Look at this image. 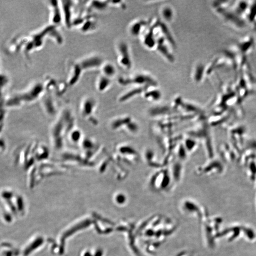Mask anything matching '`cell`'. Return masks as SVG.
Listing matches in <instances>:
<instances>
[{"label":"cell","mask_w":256,"mask_h":256,"mask_svg":"<svg viewBox=\"0 0 256 256\" xmlns=\"http://www.w3.org/2000/svg\"><path fill=\"white\" fill-rule=\"evenodd\" d=\"M45 90V86L43 84L40 82H34L29 87L21 93L16 94L14 96L17 100L31 102L37 99L39 97L41 96L44 94Z\"/></svg>","instance_id":"6da1fadb"},{"label":"cell","mask_w":256,"mask_h":256,"mask_svg":"<svg viewBox=\"0 0 256 256\" xmlns=\"http://www.w3.org/2000/svg\"><path fill=\"white\" fill-rule=\"evenodd\" d=\"M119 82L120 84L124 85L130 84H140L147 87L157 85V83L153 78L144 74L137 75L132 78H120Z\"/></svg>","instance_id":"7a4b0ae2"},{"label":"cell","mask_w":256,"mask_h":256,"mask_svg":"<svg viewBox=\"0 0 256 256\" xmlns=\"http://www.w3.org/2000/svg\"><path fill=\"white\" fill-rule=\"evenodd\" d=\"M78 62L84 72L99 68L102 65L103 60L100 56L90 55L83 57L78 61Z\"/></svg>","instance_id":"3957f363"},{"label":"cell","mask_w":256,"mask_h":256,"mask_svg":"<svg viewBox=\"0 0 256 256\" xmlns=\"http://www.w3.org/2000/svg\"><path fill=\"white\" fill-rule=\"evenodd\" d=\"M62 10L63 20L64 23L68 28L73 26V20L72 19L73 9L74 6V2L71 1H60Z\"/></svg>","instance_id":"277c9868"},{"label":"cell","mask_w":256,"mask_h":256,"mask_svg":"<svg viewBox=\"0 0 256 256\" xmlns=\"http://www.w3.org/2000/svg\"><path fill=\"white\" fill-rule=\"evenodd\" d=\"M48 7L50 11L51 21L54 25H59L63 20L62 10L60 5V1H48Z\"/></svg>","instance_id":"5b68a950"},{"label":"cell","mask_w":256,"mask_h":256,"mask_svg":"<svg viewBox=\"0 0 256 256\" xmlns=\"http://www.w3.org/2000/svg\"><path fill=\"white\" fill-rule=\"evenodd\" d=\"M69 72L68 83L70 86H73L79 80L83 71L77 61L70 66Z\"/></svg>","instance_id":"8992f818"},{"label":"cell","mask_w":256,"mask_h":256,"mask_svg":"<svg viewBox=\"0 0 256 256\" xmlns=\"http://www.w3.org/2000/svg\"><path fill=\"white\" fill-rule=\"evenodd\" d=\"M119 51L120 54V63L127 69H130L132 66L128 46L124 42H122L119 45Z\"/></svg>","instance_id":"52a82bcc"},{"label":"cell","mask_w":256,"mask_h":256,"mask_svg":"<svg viewBox=\"0 0 256 256\" xmlns=\"http://www.w3.org/2000/svg\"><path fill=\"white\" fill-rule=\"evenodd\" d=\"M157 50L160 53L164 56L170 62H174V56H173L165 44V38L163 37L159 38L157 41Z\"/></svg>","instance_id":"ba28073f"},{"label":"cell","mask_w":256,"mask_h":256,"mask_svg":"<svg viewBox=\"0 0 256 256\" xmlns=\"http://www.w3.org/2000/svg\"><path fill=\"white\" fill-rule=\"evenodd\" d=\"M96 105V101L92 97H85L82 100L81 104V110L82 114L87 115L92 112L93 109Z\"/></svg>","instance_id":"9c48e42d"},{"label":"cell","mask_w":256,"mask_h":256,"mask_svg":"<svg viewBox=\"0 0 256 256\" xmlns=\"http://www.w3.org/2000/svg\"><path fill=\"white\" fill-rule=\"evenodd\" d=\"M154 24H155L156 28L157 27H159L160 28L161 30L162 31L163 34H164V36L166 38L168 41L170 43V44H171L172 46L175 47V41L174 40V38L171 35L170 32H169V30L165 24L162 23V21H161L160 20H158L156 21V23H155Z\"/></svg>","instance_id":"30bf717a"},{"label":"cell","mask_w":256,"mask_h":256,"mask_svg":"<svg viewBox=\"0 0 256 256\" xmlns=\"http://www.w3.org/2000/svg\"><path fill=\"white\" fill-rule=\"evenodd\" d=\"M156 28L155 24L151 27L149 32L146 34L144 38V43L146 46L148 48H152L157 44V41L155 38L154 34V29Z\"/></svg>","instance_id":"8fae6325"},{"label":"cell","mask_w":256,"mask_h":256,"mask_svg":"<svg viewBox=\"0 0 256 256\" xmlns=\"http://www.w3.org/2000/svg\"><path fill=\"white\" fill-rule=\"evenodd\" d=\"M81 27L80 29L83 32H90L96 29V21L90 18H88L87 19L83 20H81Z\"/></svg>","instance_id":"7c38bea8"},{"label":"cell","mask_w":256,"mask_h":256,"mask_svg":"<svg viewBox=\"0 0 256 256\" xmlns=\"http://www.w3.org/2000/svg\"><path fill=\"white\" fill-rule=\"evenodd\" d=\"M110 79L105 75H102L98 79L97 82V88L98 91L103 92L109 87L111 84Z\"/></svg>","instance_id":"4fadbf2b"},{"label":"cell","mask_w":256,"mask_h":256,"mask_svg":"<svg viewBox=\"0 0 256 256\" xmlns=\"http://www.w3.org/2000/svg\"><path fill=\"white\" fill-rule=\"evenodd\" d=\"M109 2V1L102 2L97 1L91 2H90L91 3L89 4L88 9L90 11L92 10L98 11L104 10L107 7Z\"/></svg>","instance_id":"5bb4252c"},{"label":"cell","mask_w":256,"mask_h":256,"mask_svg":"<svg viewBox=\"0 0 256 256\" xmlns=\"http://www.w3.org/2000/svg\"><path fill=\"white\" fill-rule=\"evenodd\" d=\"M147 23L144 20H141L133 24L130 29V32L132 35L137 36L139 35L143 26H145Z\"/></svg>","instance_id":"9a60e30c"},{"label":"cell","mask_w":256,"mask_h":256,"mask_svg":"<svg viewBox=\"0 0 256 256\" xmlns=\"http://www.w3.org/2000/svg\"><path fill=\"white\" fill-rule=\"evenodd\" d=\"M148 87L147 86H144V87H141L133 89V90H131V91H130V92H129L125 94L124 96H123L121 97L120 100L121 101H125V100H127V99L135 96L136 94H138L142 93V92L145 91Z\"/></svg>","instance_id":"2e32d148"},{"label":"cell","mask_w":256,"mask_h":256,"mask_svg":"<svg viewBox=\"0 0 256 256\" xmlns=\"http://www.w3.org/2000/svg\"><path fill=\"white\" fill-rule=\"evenodd\" d=\"M102 72L103 75L110 78L114 75L115 74V69L112 64L108 63L105 64L102 66Z\"/></svg>","instance_id":"e0dca14e"},{"label":"cell","mask_w":256,"mask_h":256,"mask_svg":"<svg viewBox=\"0 0 256 256\" xmlns=\"http://www.w3.org/2000/svg\"><path fill=\"white\" fill-rule=\"evenodd\" d=\"M163 17L166 21H169L172 19L173 16V11L170 7H166L162 11Z\"/></svg>","instance_id":"ac0fdd59"},{"label":"cell","mask_w":256,"mask_h":256,"mask_svg":"<svg viewBox=\"0 0 256 256\" xmlns=\"http://www.w3.org/2000/svg\"><path fill=\"white\" fill-rule=\"evenodd\" d=\"M145 96L147 98H152L153 100H158L160 97L161 93L160 91L157 90H152L146 93Z\"/></svg>","instance_id":"d6986e66"},{"label":"cell","mask_w":256,"mask_h":256,"mask_svg":"<svg viewBox=\"0 0 256 256\" xmlns=\"http://www.w3.org/2000/svg\"><path fill=\"white\" fill-rule=\"evenodd\" d=\"M203 68L202 65L198 66L196 69V73L194 75V78L197 82L200 81L202 78L203 74Z\"/></svg>","instance_id":"ffe728a7"}]
</instances>
